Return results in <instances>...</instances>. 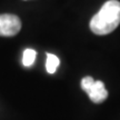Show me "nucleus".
I'll return each instance as SVG.
<instances>
[{
  "instance_id": "nucleus-1",
  "label": "nucleus",
  "mask_w": 120,
  "mask_h": 120,
  "mask_svg": "<svg viewBox=\"0 0 120 120\" xmlns=\"http://www.w3.org/2000/svg\"><path fill=\"white\" fill-rule=\"evenodd\" d=\"M120 25V1L108 0L90 20V30L98 36L111 34Z\"/></svg>"
},
{
  "instance_id": "nucleus-5",
  "label": "nucleus",
  "mask_w": 120,
  "mask_h": 120,
  "mask_svg": "<svg viewBox=\"0 0 120 120\" xmlns=\"http://www.w3.org/2000/svg\"><path fill=\"white\" fill-rule=\"evenodd\" d=\"M36 56H37V52L36 50L31 49V48H28L23 51V56H22V64L25 67H30L32 66L36 60Z\"/></svg>"
},
{
  "instance_id": "nucleus-4",
  "label": "nucleus",
  "mask_w": 120,
  "mask_h": 120,
  "mask_svg": "<svg viewBox=\"0 0 120 120\" xmlns=\"http://www.w3.org/2000/svg\"><path fill=\"white\" fill-rule=\"evenodd\" d=\"M60 60L59 58L53 53H47V61H46V69L48 73H55L57 68L59 67Z\"/></svg>"
},
{
  "instance_id": "nucleus-3",
  "label": "nucleus",
  "mask_w": 120,
  "mask_h": 120,
  "mask_svg": "<svg viewBox=\"0 0 120 120\" xmlns=\"http://www.w3.org/2000/svg\"><path fill=\"white\" fill-rule=\"evenodd\" d=\"M21 21L19 17L11 13L0 15V36L1 37H12L20 31Z\"/></svg>"
},
{
  "instance_id": "nucleus-2",
  "label": "nucleus",
  "mask_w": 120,
  "mask_h": 120,
  "mask_svg": "<svg viewBox=\"0 0 120 120\" xmlns=\"http://www.w3.org/2000/svg\"><path fill=\"white\" fill-rule=\"evenodd\" d=\"M81 89L94 103H101L108 98V91L105 83L100 80H94L90 76L81 79Z\"/></svg>"
}]
</instances>
